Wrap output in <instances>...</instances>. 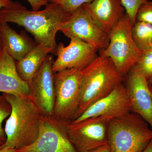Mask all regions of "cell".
Wrapping results in <instances>:
<instances>
[{
    "label": "cell",
    "instance_id": "cell-1",
    "mask_svg": "<svg viewBox=\"0 0 152 152\" xmlns=\"http://www.w3.org/2000/svg\"><path fill=\"white\" fill-rule=\"evenodd\" d=\"M56 3L50 2L41 11L28 10L18 1L11 2L0 10V22L12 23L31 34L37 45L53 50L56 54V36L70 16Z\"/></svg>",
    "mask_w": 152,
    "mask_h": 152
},
{
    "label": "cell",
    "instance_id": "cell-2",
    "mask_svg": "<svg viewBox=\"0 0 152 152\" xmlns=\"http://www.w3.org/2000/svg\"><path fill=\"white\" fill-rule=\"evenodd\" d=\"M2 94L10 104L12 110L4 128L7 140L0 149L16 150L28 145L35 140L39 133V110L29 97Z\"/></svg>",
    "mask_w": 152,
    "mask_h": 152
},
{
    "label": "cell",
    "instance_id": "cell-3",
    "mask_svg": "<svg viewBox=\"0 0 152 152\" xmlns=\"http://www.w3.org/2000/svg\"><path fill=\"white\" fill-rule=\"evenodd\" d=\"M124 81V77L111 59L100 54L82 69L80 103L74 120L94 103L110 94Z\"/></svg>",
    "mask_w": 152,
    "mask_h": 152
},
{
    "label": "cell",
    "instance_id": "cell-4",
    "mask_svg": "<svg viewBox=\"0 0 152 152\" xmlns=\"http://www.w3.org/2000/svg\"><path fill=\"white\" fill-rule=\"evenodd\" d=\"M152 140L150 125L133 112L109 122L107 140L111 152H141Z\"/></svg>",
    "mask_w": 152,
    "mask_h": 152
},
{
    "label": "cell",
    "instance_id": "cell-5",
    "mask_svg": "<svg viewBox=\"0 0 152 152\" xmlns=\"http://www.w3.org/2000/svg\"><path fill=\"white\" fill-rule=\"evenodd\" d=\"M132 26L126 13L109 33L108 45L100 53L110 58L124 78L144 51L139 48L133 39Z\"/></svg>",
    "mask_w": 152,
    "mask_h": 152
},
{
    "label": "cell",
    "instance_id": "cell-6",
    "mask_svg": "<svg viewBox=\"0 0 152 152\" xmlns=\"http://www.w3.org/2000/svg\"><path fill=\"white\" fill-rule=\"evenodd\" d=\"M82 70L71 68L54 74L53 116L66 122H71L75 119L80 103Z\"/></svg>",
    "mask_w": 152,
    "mask_h": 152
},
{
    "label": "cell",
    "instance_id": "cell-7",
    "mask_svg": "<svg viewBox=\"0 0 152 152\" xmlns=\"http://www.w3.org/2000/svg\"><path fill=\"white\" fill-rule=\"evenodd\" d=\"M68 123L53 115L41 114L35 140L28 145L16 150V152H77L69 137Z\"/></svg>",
    "mask_w": 152,
    "mask_h": 152
},
{
    "label": "cell",
    "instance_id": "cell-8",
    "mask_svg": "<svg viewBox=\"0 0 152 152\" xmlns=\"http://www.w3.org/2000/svg\"><path fill=\"white\" fill-rule=\"evenodd\" d=\"M111 118L91 117L68 123L67 130L77 152H88L107 145V134Z\"/></svg>",
    "mask_w": 152,
    "mask_h": 152
},
{
    "label": "cell",
    "instance_id": "cell-9",
    "mask_svg": "<svg viewBox=\"0 0 152 152\" xmlns=\"http://www.w3.org/2000/svg\"><path fill=\"white\" fill-rule=\"evenodd\" d=\"M60 31L70 39L84 42L100 51L107 47L110 41L109 34L93 20L83 6L71 14Z\"/></svg>",
    "mask_w": 152,
    "mask_h": 152
},
{
    "label": "cell",
    "instance_id": "cell-10",
    "mask_svg": "<svg viewBox=\"0 0 152 152\" xmlns=\"http://www.w3.org/2000/svg\"><path fill=\"white\" fill-rule=\"evenodd\" d=\"M52 55H48L39 71L28 83L30 98L37 107L41 114L53 115L55 102L54 62Z\"/></svg>",
    "mask_w": 152,
    "mask_h": 152
},
{
    "label": "cell",
    "instance_id": "cell-11",
    "mask_svg": "<svg viewBox=\"0 0 152 152\" xmlns=\"http://www.w3.org/2000/svg\"><path fill=\"white\" fill-rule=\"evenodd\" d=\"M99 50L84 42L71 38L67 46L62 43L58 44L56 49V59L52 69L54 73L71 68L83 69L98 56Z\"/></svg>",
    "mask_w": 152,
    "mask_h": 152
},
{
    "label": "cell",
    "instance_id": "cell-12",
    "mask_svg": "<svg viewBox=\"0 0 152 152\" xmlns=\"http://www.w3.org/2000/svg\"><path fill=\"white\" fill-rule=\"evenodd\" d=\"M129 96L124 84L102 99L90 106L83 114L72 122H78L89 118L105 116L111 119L131 112Z\"/></svg>",
    "mask_w": 152,
    "mask_h": 152
},
{
    "label": "cell",
    "instance_id": "cell-13",
    "mask_svg": "<svg viewBox=\"0 0 152 152\" xmlns=\"http://www.w3.org/2000/svg\"><path fill=\"white\" fill-rule=\"evenodd\" d=\"M125 77L124 85L129 96L131 112L137 114L152 129V95L150 86L145 76L138 71L131 69Z\"/></svg>",
    "mask_w": 152,
    "mask_h": 152
},
{
    "label": "cell",
    "instance_id": "cell-14",
    "mask_svg": "<svg viewBox=\"0 0 152 152\" xmlns=\"http://www.w3.org/2000/svg\"><path fill=\"white\" fill-rule=\"evenodd\" d=\"M83 6L93 20L109 34L126 14L121 0H93Z\"/></svg>",
    "mask_w": 152,
    "mask_h": 152
},
{
    "label": "cell",
    "instance_id": "cell-15",
    "mask_svg": "<svg viewBox=\"0 0 152 152\" xmlns=\"http://www.w3.org/2000/svg\"><path fill=\"white\" fill-rule=\"evenodd\" d=\"M0 92L30 97L29 83L17 72L15 61L3 48L0 53Z\"/></svg>",
    "mask_w": 152,
    "mask_h": 152
},
{
    "label": "cell",
    "instance_id": "cell-16",
    "mask_svg": "<svg viewBox=\"0 0 152 152\" xmlns=\"http://www.w3.org/2000/svg\"><path fill=\"white\" fill-rule=\"evenodd\" d=\"M0 34L3 48L15 61H20L37 45L23 30L16 32L7 23L0 22Z\"/></svg>",
    "mask_w": 152,
    "mask_h": 152
},
{
    "label": "cell",
    "instance_id": "cell-17",
    "mask_svg": "<svg viewBox=\"0 0 152 152\" xmlns=\"http://www.w3.org/2000/svg\"><path fill=\"white\" fill-rule=\"evenodd\" d=\"M49 53L55 55L53 50L50 48L37 45L21 60L16 61L17 72L20 77L25 81L29 83Z\"/></svg>",
    "mask_w": 152,
    "mask_h": 152
},
{
    "label": "cell",
    "instance_id": "cell-18",
    "mask_svg": "<svg viewBox=\"0 0 152 152\" xmlns=\"http://www.w3.org/2000/svg\"><path fill=\"white\" fill-rule=\"evenodd\" d=\"M132 35L135 42L143 51L152 48V25L136 21L132 26Z\"/></svg>",
    "mask_w": 152,
    "mask_h": 152
},
{
    "label": "cell",
    "instance_id": "cell-19",
    "mask_svg": "<svg viewBox=\"0 0 152 152\" xmlns=\"http://www.w3.org/2000/svg\"><path fill=\"white\" fill-rule=\"evenodd\" d=\"M132 69L142 74L149 85H152V48L144 51Z\"/></svg>",
    "mask_w": 152,
    "mask_h": 152
},
{
    "label": "cell",
    "instance_id": "cell-20",
    "mask_svg": "<svg viewBox=\"0 0 152 152\" xmlns=\"http://www.w3.org/2000/svg\"><path fill=\"white\" fill-rule=\"evenodd\" d=\"M11 110L12 107L10 104L3 94H0V148L5 143L7 140L2 124L4 121L10 115Z\"/></svg>",
    "mask_w": 152,
    "mask_h": 152
},
{
    "label": "cell",
    "instance_id": "cell-21",
    "mask_svg": "<svg viewBox=\"0 0 152 152\" xmlns=\"http://www.w3.org/2000/svg\"><path fill=\"white\" fill-rule=\"evenodd\" d=\"M124 8L126 13L130 20L132 25L135 23L136 15L140 6L145 0H121Z\"/></svg>",
    "mask_w": 152,
    "mask_h": 152
},
{
    "label": "cell",
    "instance_id": "cell-22",
    "mask_svg": "<svg viewBox=\"0 0 152 152\" xmlns=\"http://www.w3.org/2000/svg\"><path fill=\"white\" fill-rule=\"evenodd\" d=\"M50 2L56 3L61 7L66 12L70 14L75 12L85 4L93 0H48Z\"/></svg>",
    "mask_w": 152,
    "mask_h": 152
},
{
    "label": "cell",
    "instance_id": "cell-23",
    "mask_svg": "<svg viewBox=\"0 0 152 152\" xmlns=\"http://www.w3.org/2000/svg\"><path fill=\"white\" fill-rule=\"evenodd\" d=\"M136 20L152 25V1H146L140 6L137 12Z\"/></svg>",
    "mask_w": 152,
    "mask_h": 152
},
{
    "label": "cell",
    "instance_id": "cell-24",
    "mask_svg": "<svg viewBox=\"0 0 152 152\" xmlns=\"http://www.w3.org/2000/svg\"><path fill=\"white\" fill-rule=\"evenodd\" d=\"M31 7L32 10L38 11L42 6L47 5L48 0H27Z\"/></svg>",
    "mask_w": 152,
    "mask_h": 152
},
{
    "label": "cell",
    "instance_id": "cell-25",
    "mask_svg": "<svg viewBox=\"0 0 152 152\" xmlns=\"http://www.w3.org/2000/svg\"><path fill=\"white\" fill-rule=\"evenodd\" d=\"M88 152H111V150L108 145H107Z\"/></svg>",
    "mask_w": 152,
    "mask_h": 152
},
{
    "label": "cell",
    "instance_id": "cell-26",
    "mask_svg": "<svg viewBox=\"0 0 152 152\" xmlns=\"http://www.w3.org/2000/svg\"><path fill=\"white\" fill-rule=\"evenodd\" d=\"M12 1V0H0V10L8 6Z\"/></svg>",
    "mask_w": 152,
    "mask_h": 152
},
{
    "label": "cell",
    "instance_id": "cell-27",
    "mask_svg": "<svg viewBox=\"0 0 152 152\" xmlns=\"http://www.w3.org/2000/svg\"><path fill=\"white\" fill-rule=\"evenodd\" d=\"M141 152H152V140L148 144L145 148Z\"/></svg>",
    "mask_w": 152,
    "mask_h": 152
},
{
    "label": "cell",
    "instance_id": "cell-28",
    "mask_svg": "<svg viewBox=\"0 0 152 152\" xmlns=\"http://www.w3.org/2000/svg\"><path fill=\"white\" fill-rule=\"evenodd\" d=\"M0 152H16V149L10 148H3L0 149Z\"/></svg>",
    "mask_w": 152,
    "mask_h": 152
},
{
    "label": "cell",
    "instance_id": "cell-29",
    "mask_svg": "<svg viewBox=\"0 0 152 152\" xmlns=\"http://www.w3.org/2000/svg\"><path fill=\"white\" fill-rule=\"evenodd\" d=\"M3 47L2 42L1 39V34H0V53L2 51Z\"/></svg>",
    "mask_w": 152,
    "mask_h": 152
},
{
    "label": "cell",
    "instance_id": "cell-30",
    "mask_svg": "<svg viewBox=\"0 0 152 152\" xmlns=\"http://www.w3.org/2000/svg\"><path fill=\"white\" fill-rule=\"evenodd\" d=\"M150 90H151V92L152 95V85H151V86H150Z\"/></svg>",
    "mask_w": 152,
    "mask_h": 152
},
{
    "label": "cell",
    "instance_id": "cell-31",
    "mask_svg": "<svg viewBox=\"0 0 152 152\" xmlns=\"http://www.w3.org/2000/svg\"><path fill=\"white\" fill-rule=\"evenodd\" d=\"M145 1H148V0H145Z\"/></svg>",
    "mask_w": 152,
    "mask_h": 152
}]
</instances>
